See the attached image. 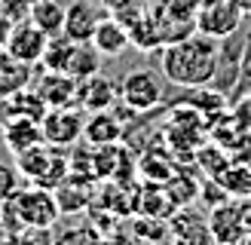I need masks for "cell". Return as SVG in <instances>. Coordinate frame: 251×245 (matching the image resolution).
Instances as JSON below:
<instances>
[{
    "mask_svg": "<svg viewBox=\"0 0 251 245\" xmlns=\"http://www.w3.org/2000/svg\"><path fill=\"white\" fill-rule=\"evenodd\" d=\"M61 218L55 190L31 184V187H19L9 199L0 202V220L9 230H52L55 220Z\"/></svg>",
    "mask_w": 251,
    "mask_h": 245,
    "instance_id": "7a4b0ae2",
    "label": "cell"
},
{
    "mask_svg": "<svg viewBox=\"0 0 251 245\" xmlns=\"http://www.w3.org/2000/svg\"><path fill=\"white\" fill-rule=\"evenodd\" d=\"M98 3H101V9H104V12L117 16V12L129 9V6H135V3H141V0H98Z\"/></svg>",
    "mask_w": 251,
    "mask_h": 245,
    "instance_id": "484cf974",
    "label": "cell"
},
{
    "mask_svg": "<svg viewBox=\"0 0 251 245\" xmlns=\"http://www.w3.org/2000/svg\"><path fill=\"white\" fill-rule=\"evenodd\" d=\"M242 245H251V233H248V236H245V242H242Z\"/></svg>",
    "mask_w": 251,
    "mask_h": 245,
    "instance_id": "1f68e13d",
    "label": "cell"
},
{
    "mask_svg": "<svg viewBox=\"0 0 251 245\" xmlns=\"http://www.w3.org/2000/svg\"><path fill=\"white\" fill-rule=\"evenodd\" d=\"M34 92L46 101V107H68L77 98V80L61 71H43L34 77Z\"/></svg>",
    "mask_w": 251,
    "mask_h": 245,
    "instance_id": "7c38bea8",
    "label": "cell"
},
{
    "mask_svg": "<svg viewBox=\"0 0 251 245\" xmlns=\"http://www.w3.org/2000/svg\"><path fill=\"white\" fill-rule=\"evenodd\" d=\"M132 233H135V239H138V242H144L147 236H150V239H156V242L169 236V230H166V220H159V218H153V227L147 224V218H138L135 224H132Z\"/></svg>",
    "mask_w": 251,
    "mask_h": 245,
    "instance_id": "cb8c5ba5",
    "label": "cell"
},
{
    "mask_svg": "<svg viewBox=\"0 0 251 245\" xmlns=\"http://www.w3.org/2000/svg\"><path fill=\"white\" fill-rule=\"evenodd\" d=\"M83 114L77 110V104H68V107H49L43 120H40V129H43V141L65 150V147L77 144L83 138Z\"/></svg>",
    "mask_w": 251,
    "mask_h": 245,
    "instance_id": "8992f818",
    "label": "cell"
},
{
    "mask_svg": "<svg viewBox=\"0 0 251 245\" xmlns=\"http://www.w3.org/2000/svg\"><path fill=\"white\" fill-rule=\"evenodd\" d=\"M196 159H199V166H202V169H208L205 172L208 178H221L224 169L230 166L227 156H224V147H215V144H211V147H199V156Z\"/></svg>",
    "mask_w": 251,
    "mask_h": 245,
    "instance_id": "7402d4cb",
    "label": "cell"
},
{
    "mask_svg": "<svg viewBox=\"0 0 251 245\" xmlns=\"http://www.w3.org/2000/svg\"><path fill=\"white\" fill-rule=\"evenodd\" d=\"M46 110H49L46 101L31 89V86H28V89H22V92H16V95H9V98H3V114H6V117H31V120H43Z\"/></svg>",
    "mask_w": 251,
    "mask_h": 245,
    "instance_id": "d6986e66",
    "label": "cell"
},
{
    "mask_svg": "<svg viewBox=\"0 0 251 245\" xmlns=\"http://www.w3.org/2000/svg\"><path fill=\"white\" fill-rule=\"evenodd\" d=\"M169 233H172V245H218L208 230V220L190 212V208H184L172 218Z\"/></svg>",
    "mask_w": 251,
    "mask_h": 245,
    "instance_id": "4fadbf2b",
    "label": "cell"
},
{
    "mask_svg": "<svg viewBox=\"0 0 251 245\" xmlns=\"http://www.w3.org/2000/svg\"><path fill=\"white\" fill-rule=\"evenodd\" d=\"M120 98V86L107 77V74L95 71L89 77L77 80V98H74V104H77L83 114H98V110H110Z\"/></svg>",
    "mask_w": 251,
    "mask_h": 245,
    "instance_id": "52a82bcc",
    "label": "cell"
},
{
    "mask_svg": "<svg viewBox=\"0 0 251 245\" xmlns=\"http://www.w3.org/2000/svg\"><path fill=\"white\" fill-rule=\"evenodd\" d=\"M104 19V9L98 0H71L65 6V24H61V34L71 37L77 43L92 40V34L98 28V22Z\"/></svg>",
    "mask_w": 251,
    "mask_h": 245,
    "instance_id": "9c48e42d",
    "label": "cell"
},
{
    "mask_svg": "<svg viewBox=\"0 0 251 245\" xmlns=\"http://www.w3.org/2000/svg\"><path fill=\"white\" fill-rule=\"evenodd\" d=\"M3 245H52L49 230H9Z\"/></svg>",
    "mask_w": 251,
    "mask_h": 245,
    "instance_id": "603a6c76",
    "label": "cell"
},
{
    "mask_svg": "<svg viewBox=\"0 0 251 245\" xmlns=\"http://www.w3.org/2000/svg\"><path fill=\"white\" fill-rule=\"evenodd\" d=\"M123 138V126L120 120L110 114V110H98V114H89V120L83 122V141L92 147L101 144H117Z\"/></svg>",
    "mask_w": 251,
    "mask_h": 245,
    "instance_id": "2e32d148",
    "label": "cell"
},
{
    "mask_svg": "<svg viewBox=\"0 0 251 245\" xmlns=\"http://www.w3.org/2000/svg\"><path fill=\"white\" fill-rule=\"evenodd\" d=\"M95 71H101V55H98V49L89 40L86 43L74 40L61 74H68V77H74V80H83V77H89V74H95Z\"/></svg>",
    "mask_w": 251,
    "mask_h": 245,
    "instance_id": "e0dca14e",
    "label": "cell"
},
{
    "mask_svg": "<svg viewBox=\"0 0 251 245\" xmlns=\"http://www.w3.org/2000/svg\"><path fill=\"white\" fill-rule=\"evenodd\" d=\"M245 19V3L242 0H199V12H196V31L208 34L221 40L230 37Z\"/></svg>",
    "mask_w": 251,
    "mask_h": 245,
    "instance_id": "277c9868",
    "label": "cell"
},
{
    "mask_svg": "<svg viewBox=\"0 0 251 245\" xmlns=\"http://www.w3.org/2000/svg\"><path fill=\"white\" fill-rule=\"evenodd\" d=\"M16 169H19V175L25 181L55 190L58 184L68 178V156L61 153L58 147L40 141V144H34L25 153L16 156Z\"/></svg>",
    "mask_w": 251,
    "mask_h": 245,
    "instance_id": "3957f363",
    "label": "cell"
},
{
    "mask_svg": "<svg viewBox=\"0 0 251 245\" xmlns=\"http://www.w3.org/2000/svg\"><path fill=\"white\" fill-rule=\"evenodd\" d=\"M98 245H135V239L123 236V233H117V236H107V239H101V236H98Z\"/></svg>",
    "mask_w": 251,
    "mask_h": 245,
    "instance_id": "f1b7e54d",
    "label": "cell"
},
{
    "mask_svg": "<svg viewBox=\"0 0 251 245\" xmlns=\"http://www.w3.org/2000/svg\"><path fill=\"white\" fill-rule=\"evenodd\" d=\"M12 24H16V22H12V19L6 16V12H3V6H0V49L6 46V40H9V31H12Z\"/></svg>",
    "mask_w": 251,
    "mask_h": 245,
    "instance_id": "4316f807",
    "label": "cell"
},
{
    "mask_svg": "<svg viewBox=\"0 0 251 245\" xmlns=\"http://www.w3.org/2000/svg\"><path fill=\"white\" fill-rule=\"evenodd\" d=\"M95 49H98V55L101 58H120L126 49L132 46V37H129V28L117 19V16H107L98 22V28L92 34V40H89Z\"/></svg>",
    "mask_w": 251,
    "mask_h": 245,
    "instance_id": "8fae6325",
    "label": "cell"
},
{
    "mask_svg": "<svg viewBox=\"0 0 251 245\" xmlns=\"http://www.w3.org/2000/svg\"><path fill=\"white\" fill-rule=\"evenodd\" d=\"M239 218H242L245 233H251V196L248 199H239Z\"/></svg>",
    "mask_w": 251,
    "mask_h": 245,
    "instance_id": "83f0119b",
    "label": "cell"
},
{
    "mask_svg": "<svg viewBox=\"0 0 251 245\" xmlns=\"http://www.w3.org/2000/svg\"><path fill=\"white\" fill-rule=\"evenodd\" d=\"M28 19L37 28H43L49 37H58L61 24H65V3L61 0H31Z\"/></svg>",
    "mask_w": 251,
    "mask_h": 245,
    "instance_id": "ac0fdd59",
    "label": "cell"
},
{
    "mask_svg": "<svg viewBox=\"0 0 251 245\" xmlns=\"http://www.w3.org/2000/svg\"><path fill=\"white\" fill-rule=\"evenodd\" d=\"M242 3H245V12H251V0H242Z\"/></svg>",
    "mask_w": 251,
    "mask_h": 245,
    "instance_id": "4dcf8cb0",
    "label": "cell"
},
{
    "mask_svg": "<svg viewBox=\"0 0 251 245\" xmlns=\"http://www.w3.org/2000/svg\"><path fill=\"white\" fill-rule=\"evenodd\" d=\"M0 104H3V95H0Z\"/></svg>",
    "mask_w": 251,
    "mask_h": 245,
    "instance_id": "d6a6232c",
    "label": "cell"
},
{
    "mask_svg": "<svg viewBox=\"0 0 251 245\" xmlns=\"http://www.w3.org/2000/svg\"><path fill=\"white\" fill-rule=\"evenodd\" d=\"M184 104L196 107L205 120H211V117H218V114H224V110H227V98L218 95V92H199V95L184 98Z\"/></svg>",
    "mask_w": 251,
    "mask_h": 245,
    "instance_id": "44dd1931",
    "label": "cell"
},
{
    "mask_svg": "<svg viewBox=\"0 0 251 245\" xmlns=\"http://www.w3.org/2000/svg\"><path fill=\"white\" fill-rule=\"evenodd\" d=\"M218 181H221V187L230 199H248L251 196V166H245V163L227 166Z\"/></svg>",
    "mask_w": 251,
    "mask_h": 245,
    "instance_id": "ffe728a7",
    "label": "cell"
},
{
    "mask_svg": "<svg viewBox=\"0 0 251 245\" xmlns=\"http://www.w3.org/2000/svg\"><path fill=\"white\" fill-rule=\"evenodd\" d=\"M0 135H3V144H6V150L12 156H19V153L28 150V147L43 141L40 120H31V117H6Z\"/></svg>",
    "mask_w": 251,
    "mask_h": 245,
    "instance_id": "5bb4252c",
    "label": "cell"
},
{
    "mask_svg": "<svg viewBox=\"0 0 251 245\" xmlns=\"http://www.w3.org/2000/svg\"><path fill=\"white\" fill-rule=\"evenodd\" d=\"M28 86H34V65L0 49V95L9 98L22 89H28Z\"/></svg>",
    "mask_w": 251,
    "mask_h": 245,
    "instance_id": "9a60e30c",
    "label": "cell"
},
{
    "mask_svg": "<svg viewBox=\"0 0 251 245\" xmlns=\"http://www.w3.org/2000/svg\"><path fill=\"white\" fill-rule=\"evenodd\" d=\"M205 220L218 245H242L248 236L242 227V218H239V199H224L218 205H211Z\"/></svg>",
    "mask_w": 251,
    "mask_h": 245,
    "instance_id": "30bf717a",
    "label": "cell"
},
{
    "mask_svg": "<svg viewBox=\"0 0 251 245\" xmlns=\"http://www.w3.org/2000/svg\"><path fill=\"white\" fill-rule=\"evenodd\" d=\"M46 46H49V34H46L43 28H37L31 19H22V22L12 24L9 40H6L3 49H6L9 55L22 58V61H31V65H37V61L43 58Z\"/></svg>",
    "mask_w": 251,
    "mask_h": 245,
    "instance_id": "ba28073f",
    "label": "cell"
},
{
    "mask_svg": "<svg viewBox=\"0 0 251 245\" xmlns=\"http://www.w3.org/2000/svg\"><path fill=\"white\" fill-rule=\"evenodd\" d=\"M6 236H9V227L3 224V220H0V245H3V242H6Z\"/></svg>",
    "mask_w": 251,
    "mask_h": 245,
    "instance_id": "f546056e",
    "label": "cell"
},
{
    "mask_svg": "<svg viewBox=\"0 0 251 245\" xmlns=\"http://www.w3.org/2000/svg\"><path fill=\"white\" fill-rule=\"evenodd\" d=\"M162 74L166 80L184 89H202L215 80V74L221 68V49L218 40L208 34H190L184 40H175L169 46H162Z\"/></svg>",
    "mask_w": 251,
    "mask_h": 245,
    "instance_id": "6da1fadb",
    "label": "cell"
},
{
    "mask_svg": "<svg viewBox=\"0 0 251 245\" xmlns=\"http://www.w3.org/2000/svg\"><path fill=\"white\" fill-rule=\"evenodd\" d=\"M22 187V181H19V169L16 166H9V163H0V202L9 199L12 193H16Z\"/></svg>",
    "mask_w": 251,
    "mask_h": 245,
    "instance_id": "d4e9b609",
    "label": "cell"
},
{
    "mask_svg": "<svg viewBox=\"0 0 251 245\" xmlns=\"http://www.w3.org/2000/svg\"><path fill=\"white\" fill-rule=\"evenodd\" d=\"M117 86H120V101L135 114H147L162 101V83L150 68L129 71Z\"/></svg>",
    "mask_w": 251,
    "mask_h": 245,
    "instance_id": "5b68a950",
    "label": "cell"
}]
</instances>
